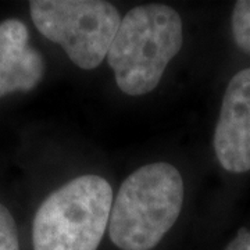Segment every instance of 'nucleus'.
<instances>
[{
	"label": "nucleus",
	"mask_w": 250,
	"mask_h": 250,
	"mask_svg": "<svg viewBox=\"0 0 250 250\" xmlns=\"http://www.w3.org/2000/svg\"><path fill=\"white\" fill-rule=\"evenodd\" d=\"M232 34L236 45L250 53V0L235 3L232 13Z\"/></svg>",
	"instance_id": "7"
},
{
	"label": "nucleus",
	"mask_w": 250,
	"mask_h": 250,
	"mask_svg": "<svg viewBox=\"0 0 250 250\" xmlns=\"http://www.w3.org/2000/svg\"><path fill=\"white\" fill-rule=\"evenodd\" d=\"M214 150L227 171L250 170V68L233 75L227 86L215 126Z\"/></svg>",
	"instance_id": "5"
},
{
	"label": "nucleus",
	"mask_w": 250,
	"mask_h": 250,
	"mask_svg": "<svg viewBox=\"0 0 250 250\" xmlns=\"http://www.w3.org/2000/svg\"><path fill=\"white\" fill-rule=\"evenodd\" d=\"M184 181L168 163H152L123 182L111 207L108 235L121 250H150L177 223Z\"/></svg>",
	"instance_id": "1"
},
{
	"label": "nucleus",
	"mask_w": 250,
	"mask_h": 250,
	"mask_svg": "<svg viewBox=\"0 0 250 250\" xmlns=\"http://www.w3.org/2000/svg\"><path fill=\"white\" fill-rule=\"evenodd\" d=\"M28 28L17 18L0 24V98L34 89L43 78V57L28 45Z\"/></svg>",
	"instance_id": "6"
},
{
	"label": "nucleus",
	"mask_w": 250,
	"mask_h": 250,
	"mask_svg": "<svg viewBox=\"0 0 250 250\" xmlns=\"http://www.w3.org/2000/svg\"><path fill=\"white\" fill-rule=\"evenodd\" d=\"M225 250H250V231L242 228Z\"/></svg>",
	"instance_id": "9"
},
{
	"label": "nucleus",
	"mask_w": 250,
	"mask_h": 250,
	"mask_svg": "<svg viewBox=\"0 0 250 250\" xmlns=\"http://www.w3.org/2000/svg\"><path fill=\"white\" fill-rule=\"evenodd\" d=\"M0 250H20L16 221L3 205H0Z\"/></svg>",
	"instance_id": "8"
},
{
	"label": "nucleus",
	"mask_w": 250,
	"mask_h": 250,
	"mask_svg": "<svg viewBox=\"0 0 250 250\" xmlns=\"http://www.w3.org/2000/svg\"><path fill=\"white\" fill-rule=\"evenodd\" d=\"M29 10L38 31L82 70L100 65L121 22L116 7L102 0H34Z\"/></svg>",
	"instance_id": "4"
},
{
	"label": "nucleus",
	"mask_w": 250,
	"mask_h": 250,
	"mask_svg": "<svg viewBox=\"0 0 250 250\" xmlns=\"http://www.w3.org/2000/svg\"><path fill=\"white\" fill-rule=\"evenodd\" d=\"M182 41V21L170 6L146 4L129 10L107 53L118 88L131 96L152 92Z\"/></svg>",
	"instance_id": "2"
},
{
	"label": "nucleus",
	"mask_w": 250,
	"mask_h": 250,
	"mask_svg": "<svg viewBox=\"0 0 250 250\" xmlns=\"http://www.w3.org/2000/svg\"><path fill=\"white\" fill-rule=\"evenodd\" d=\"M113 189L99 175H81L59 188L38 208L34 250H98L108 228Z\"/></svg>",
	"instance_id": "3"
}]
</instances>
